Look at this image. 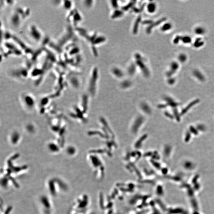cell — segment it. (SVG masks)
Returning <instances> with one entry per match:
<instances>
[{
    "label": "cell",
    "mask_w": 214,
    "mask_h": 214,
    "mask_svg": "<svg viewBox=\"0 0 214 214\" xmlns=\"http://www.w3.org/2000/svg\"><path fill=\"white\" fill-rule=\"evenodd\" d=\"M155 7L153 4H151L148 6V10L149 12H153L155 11Z\"/></svg>",
    "instance_id": "1"
}]
</instances>
